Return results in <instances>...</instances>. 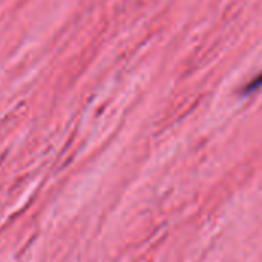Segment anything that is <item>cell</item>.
I'll return each instance as SVG.
<instances>
[{
  "label": "cell",
  "instance_id": "obj_1",
  "mask_svg": "<svg viewBox=\"0 0 262 262\" xmlns=\"http://www.w3.org/2000/svg\"><path fill=\"white\" fill-rule=\"evenodd\" d=\"M262 86V72H259L252 81H249L246 86H244V89H243V94H250V92H253V91H256V89H259Z\"/></svg>",
  "mask_w": 262,
  "mask_h": 262
}]
</instances>
